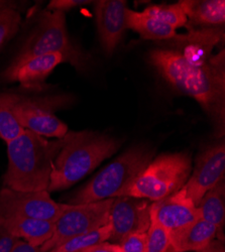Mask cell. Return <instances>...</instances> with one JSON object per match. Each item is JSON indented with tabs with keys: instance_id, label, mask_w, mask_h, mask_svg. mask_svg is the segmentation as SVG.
I'll return each mask as SVG.
<instances>
[{
	"instance_id": "cell-21",
	"label": "cell",
	"mask_w": 225,
	"mask_h": 252,
	"mask_svg": "<svg viewBox=\"0 0 225 252\" xmlns=\"http://www.w3.org/2000/svg\"><path fill=\"white\" fill-rule=\"evenodd\" d=\"M111 234V224L108 222L90 233L74 237L47 252H80L91 245L107 241Z\"/></svg>"
},
{
	"instance_id": "cell-1",
	"label": "cell",
	"mask_w": 225,
	"mask_h": 252,
	"mask_svg": "<svg viewBox=\"0 0 225 252\" xmlns=\"http://www.w3.org/2000/svg\"><path fill=\"white\" fill-rule=\"evenodd\" d=\"M150 62L178 91L193 97L217 123L224 122V55L193 64L174 50H154Z\"/></svg>"
},
{
	"instance_id": "cell-9",
	"label": "cell",
	"mask_w": 225,
	"mask_h": 252,
	"mask_svg": "<svg viewBox=\"0 0 225 252\" xmlns=\"http://www.w3.org/2000/svg\"><path fill=\"white\" fill-rule=\"evenodd\" d=\"M64 204L55 202L48 191L23 192L0 189V215L55 222Z\"/></svg>"
},
{
	"instance_id": "cell-2",
	"label": "cell",
	"mask_w": 225,
	"mask_h": 252,
	"mask_svg": "<svg viewBox=\"0 0 225 252\" xmlns=\"http://www.w3.org/2000/svg\"><path fill=\"white\" fill-rule=\"evenodd\" d=\"M62 146L63 138L48 140L26 129L7 143L4 187L23 192L48 191L53 163Z\"/></svg>"
},
{
	"instance_id": "cell-28",
	"label": "cell",
	"mask_w": 225,
	"mask_h": 252,
	"mask_svg": "<svg viewBox=\"0 0 225 252\" xmlns=\"http://www.w3.org/2000/svg\"><path fill=\"white\" fill-rule=\"evenodd\" d=\"M80 252H124V251H122L119 244L103 241V242L91 245L89 247H86L83 250H81Z\"/></svg>"
},
{
	"instance_id": "cell-14",
	"label": "cell",
	"mask_w": 225,
	"mask_h": 252,
	"mask_svg": "<svg viewBox=\"0 0 225 252\" xmlns=\"http://www.w3.org/2000/svg\"><path fill=\"white\" fill-rule=\"evenodd\" d=\"M151 222L175 231L200 219L198 208L182 193L175 194L151 204Z\"/></svg>"
},
{
	"instance_id": "cell-8",
	"label": "cell",
	"mask_w": 225,
	"mask_h": 252,
	"mask_svg": "<svg viewBox=\"0 0 225 252\" xmlns=\"http://www.w3.org/2000/svg\"><path fill=\"white\" fill-rule=\"evenodd\" d=\"M11 112L18 123L27 130L44 137L63 138L68 126L59 119L54 111L63 106L65 99L60 97L35 99L16 94L4 93Z\"/></svg>"
},
{
	"instance_id": "cell-29",
	"label": "cell",
	"mask_w": 225,
	"mask_h": 252,
	"mask_svg": "<svg viewBox=\"0 0 225 252\" xmlns=\"http://www.w3.org/2000/svg\"><path fill=\"white\" fill-rule=\"evenodd\" d=\"M17 240L0 227V252H9Z\"/></svg>"
},
{
	"instance_id": "cell-5",
	"label": "cell",
	"mask_w": 225,
	"mask_h": 252,
	"mask_svg": "<svg viewBox=\"0 0 225 252\" xmlns=\"http://www.w3.org/2000/svg\"><path fill=\"white\" fill-rule=\"evenodd\" d=\"M191 169V157L187 153L163 154L153 159L119 197L160 201L183 188Z\"/></svg>"
},
{
	"instance_id": "cell-30",
	"label": "cell",
	"mask_w": 225,
	"mask_h": 252,
	"mask_svg": "<svg viewBox=\"0 0 225 252\" xmlns=\"http://www.w3.org/2000/svg\"><path fill=\"white\" fill-rule=\"evenodd\" d=\"M9 252H40V248L31 245L24 240L18 239Z\"/></svg>"
},
{
	"instance_id": "cell-17",
	"label": "cell",
	"mask_w": 225,
	"mask_h": 252,
	"mask_svg": "<svg viewBox=\"0 0 225 252\" xmlns=\"http://www.w3.org/2000/svg\"><path fill=\"white\" fill-rule=\"evenodd\" d=\"M219 29H204L198 31H190V33L185 35H176V38L182 51L179 52L184 58L194 64H204L208 62L207 57L213 47L219 43ZM178 52V51H177Z\"/></svg>"
},
{
	"instance_id": "cell-16",
	"label": "cell",
	"mask_w": 225,
	"mask_h": 252,
	"mask_svg": "<svg viewBox=\"0 0 225 252\" xmlns=\"http://www.w3.org/2000/svg\"><path fill=\"white\" fill-rule=\"evenodd\" d=\"M0 227L11 236L40 247L52 236L54 222L0 215Z\"/></svg>"
},
{
	"instance_id": "cell-19",
	"label": "cell",
	"mask_w": 225,
	"mask_h": 252,
	"mask_svg": "<svg viewBox=\"0 0 225 252\" xmlns=\"http://www.w3.org/2000/svg\"><path fill=\"white\" fill-rule=\"evenodd\" d=\"M200 218L212 224L217 229L216 237L224 241L223 229L225 222V181L222 179L203 197L198 205Z\"/></svg>"
},
{
	"instance_id": "cell-32",
	"label": "cell",
	"mask_w": 225,
	"mask_h": 252,
	"mask_svg": "<svg viewBox=\"0 0 225 252\" xmlns=\"http://www.w3.org/2000/svg\"><path fill=\"white\" fill-rule=\"evenodd\" d=\"M8 5H9L8 2H6V1H0V9L4 8V7H6V6H8Z\"/></svg>"
},
{
	"instance_id": "cell-22",
	"label": "cell",
	"mask_w": 225,
	"mask_h": 252,
	"mask_svg": "<svg viewBox=\"0 0 225 252\" xmlns=\"http://www.w3.org/2000/svg\"><path fill=\"white\" fill-rule=\"evenodd\" d=\"M141 12L161 20V22L171 26L175 30L188 25V18L180 1L174 4L152 5Z\"/></svg>"
},
{
	"instance_id": "cell-4",
	"label": "cell",
	"mask_w": 225,
	"mask_h": 252,
	"mask_svg": "<svg viewBox=\"0 0 225 252\" xmlns=\"http://www.w3.org/2000/svg\"><path fill=\"white\" fill-rule=\"evenodd\" d=\"M155 151L136 145L119 156L70 198L69 204H88L119 197L153 160Z\"/></svg>"
},
{
	"instance_id": "cell-27",
	"label": "cell",
	"mask_w": 225,
	"mask_h": 252,
	"mask_svg": "<svg viewBox=\"0 0 225 252\" xmlns=\"http://www.w3.org/2000/svg\"><path fill=\"white\" fill-rule=\"evenodd\" d=\"M89 1H85V0H53L48 5V9L50 11H61L66 13V11L79 6L87 4Z\"/></svg>"
},
{
	"instance_id": "cell-10",
	"label": "cell",
	"mask_w": 225,
	"mask_h": 252,
	"mask_svg": "<svg viewBox=\"0 0 225 252\" xmlns=\"http://www.w3.org/2000/svg\"><path fill=\"white\" fill-rule=\"evenodd\" d=\"M151 203L149 200L134 197L113 198L109 210L111 234L108 240L119 244L134 233H146L151 225Z\"/></svg>"
},
{
	"instance_id": "cell-23",
	"label": "cell",
	"mask_w": 225,
	"mask_h": 252,
	"mask_svg": "<svg viewBox=\"0 0 225 252\" xmlns=\"http://www.w3.org/2000/svg\"><path fill=\"white\" fill-rule=\"evenodd\" d=\"M25 130L11 112L4 93L0 94V138L8 143L23 134Z\"/></svg>"
},
{
	"instance_id": "cell-26",
	"label": "cell",
	"mask_w": 225,
	"mask_h": 252,
	"mask_svg": "<svg viewBox=\"0 0 225 252\" xmlns=\"http://www.w3.org/2000/svg\"><path fill=\"white\" fill-rule=\"evenodd\" d=\"M147 232L134 233L126 237L119 243L124 252H146Z\"/></svg>"
},
{
	"instance_id": "cell-12",
	"label": "cell",
	"mask_w": 225,
	"mask_h": 252,
	"mask_svg": "<svg viewBox=\"0 0 225 252\" xmlns=\"http://www.w3.org/2000/svg\"><path fill=\"white\" fill-rule=\"evenodd\" d=\"M65 58L61 54H46L23 60H14L4 71L2 78L8 82H18L27 89L43 90L46 79L54 69L64 63Z\"/></svg>"
},
{
	"instance_id": "cell-11",
	"label": "cell",
	"mask_w": 225,
	"mask_h": 252,
	"mask_svg": "<svg viewBox=\"0 0 225 252\" xmlns=\"http://www.w3.org/2000/svg\"><path fill=\"white\" fill-rule=\"evenodd\" d=\"M224 172L225 145L222 141L212 145L198 158L194 172L181 191L198 207L205 194L224 179Z\"/></svg>"
},
{
	"instance_id": "cell-15",
	"label": "cell",
	"mask_w": 225,
	"mask_h": 252,
	"mask_svg": "<svg viewBox=\"0 0 225 252\" xmlns=\"http://www.w3.org/2000/svg\"><path fill=\"white\" fill-rule=\"evenodd\" d=\"M216 235L217 229L200 218L181 229L170 231L169 252L199 251L208 246Z\"/></svg>"
},
{
	"instance_id": "cell-25",
	"label": "cell",
	"mask_w": 225,
	"mask_h": 252,
	"mask_svg": "<svg viewBox=\"0 0 225 252\" xmlns=\"http://www.w3.org/2000/svg\"><path fill=\"white\" fill-rule=\"evenodd\" d=\"M170 231L157 223L151 222L147 231L146 252H169Z\"/></svg>"
},
{
	"instance_id": "cell-7",
	"label": "cell",
	"mask_w": 225,
	"mask_h": 252,
	"mask_svg": "<svg viewBox=\"0 0 225 252\" xmlns=\"http://www.w3.org/2000/svg\"><path fill=\"white\" fill-rule=\"evenodd\" d=\"M113 199L88 204H64L62 212L54 222L51 238L42 246L47 252L74 237L84 235L109 222V210Z\"/></svg>"
},
{
	"instance_id": "cell-18",
	"label": "cell",
	"mask_w": 225,
	"mask_h": 252,
	"mask_svg": "<svg viewBox=\"0 0 225 252\" xmlns=\"http://www.w3.org/2000/svg\"><path fill=\"white\" fill-rule=\"evenodd\" d=\"M180 3L195 26H220L225 22L224 0H182Z\"/></svg>"
},
{
	"instance_id": "cell-6",
	"label": "cell",
	"mask_w": 225,
	"mask_h": 252,
	"mask_svg": "<svg viewBox=\"0 0 225 252\" xmlns=\"http://www.w3.org/2000/svg\"><path fill=\"white\" fill-rule=\"evenodd\" d=\"M46 54H61L65 61L82 69L87 61L83 52L72 43L66 25V13L45 10L29 34L15 60Z\"/></svg>"
},
{
	"instance_id": "cell-20",
	"label": "cell",
	"mask_w": 225,
	"mask_h": 252,
	"mask_svg": "<svg viewBox=\"0 0 225 252\" xmlns=\"http://www.w3.org/2000/svg\"><path fill=\"white\" fill-rule=\"evenodd\" d=\"M126 22L128 29L134 31L141 37L147 39L169 40L177 35L174 28L141 11L128 8L126 11Z\"/></svg>"
},
{
	"instance_id": "cell-13",
	"label": "cell",
	"mask_w": 225,
	"mask_h": 252,
	"mask_svg": "<svg viewBox=\"0 0 225 252\" xmlns=\"http://www.w3.org/2000/svg\"><path fill=\"white\" fill-rule=\"evenodd\" d=\"M127 9V1L122 0H100L95 2L94 12L99 39L107 56L113 54L128 30Z\"/></svg>"
},
{
	"instance_id": "cell-24",
	"label": "cell",
	"mask_w": 225,
	"mask_h": 252,
	"mask_svg": "<svg viewBox=\"0 0 225 252\" xmlns=\"http://www.w3.org/2000/svg\"><path fill=\"white\" fill-rule=\"evenodd\" d=\"M22 16L10 5L0 9V50L18 32Z\"/></svg>"
},
{
	"instance_id": "cell-3",
	"label": "cell",
	"mask_w": 225,
	"mask_h": 252,
	"mask_svg": "<svg viewBox=\"0 0 225 252\" xmlns=\"http://www.w3.org/2000/svg\"><path fill=\"white\" fill-rule=\"evenodd\" d=\"M120 144V140L103 133L68 131L54 160L48 192L64 190L78 183L114 155Z\"/></svg>"
},
{
	"instance_id": "cell-31",
	"label": "cell",
	"mask_w": 225,
	"mask_h": 252,
	"mask_svg": "<svg viewBox=\"0 0 225 252\" xmlns=\"http://www.w3.org/2000/svg\"><path fill=\"white\" fill-rule=\"evenodd\" d=\"M196 252H225L224 243L221 240H213L208 246Z\"/></svg>"
}]
</instances>
